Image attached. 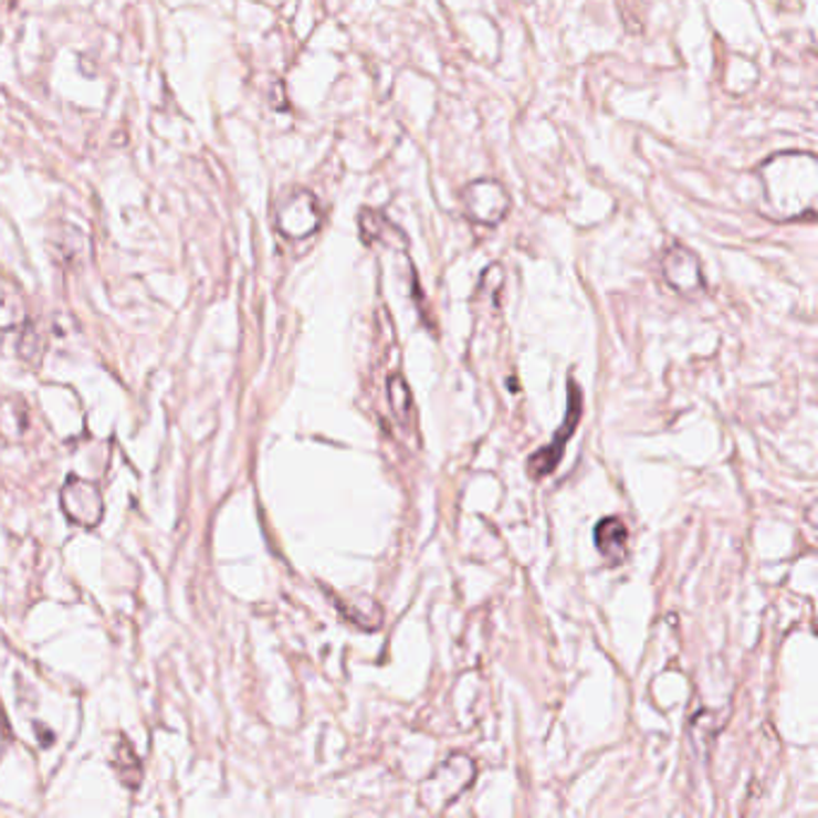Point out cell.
Returning <instances> with one entry per match:
<instances>
[{
    "label": "cell",
    "instance_id": "cell-2",
    "mask_svg": "<svg viewBox=\"0 0 818 818\" xmlns=\"http://www.w3.org/2000/svg\"><path fill=\"white\" fill-rule=\"evenodd\" d=\"M578 418H581V389L576 387V382H569L567 418H564L559 430L555 432L553 442H549L547 447H543L541 451H535L533 459L528 461V471L535 478L549 475V473H553L557 469V463H559V459L564 454V447H567V442L571 440V434H574V430L578 426Z\"/></svg>",
    "mask_w": 818,
    "mask_h": 818
},
{
    "label": "cell",
    "instance_id": "cell-1",
    "mask_svg": "<svg viewBox=\"0 0 818 818\" xmlns=\"http://www.w3.org/2000/svg\"><path fill=\"white\" fill-rule=\"evenodd\" d=\"M766 197L780 217H814L816 159L811 154H780L764 171Z\"/></svg>",
    "mask_w": 818,
    "mask_h": 818
},
{
    "label": "cell",
    "instance_id": "cell-4",
    "mask_svg": "<svg viewBox=\"0 0 818 818\" xmlns=\"http://www.w3.org/2000/svg\"><path fill=\"white\" fill-rule=\"evenodd\" d=\"M279 229L289 238H305L319 226V209L315 197L310 192H293L286 202L279 207L276 214Z\"/></svg>",
    "mask_w": 818,
    "mask_h": 818
},
{
    "label": "cell",
    "instance_id": "cell-3",
    "mask_svg": "<svg viewBox=\"0 0 818 818\" xmlns=\"http://www.w3.org/2000/svg\"><path fill=\"white\" fill-rule=\"evenodd\" d=\"M510 207V197L495 180H478L463 192V209L475 223L495 226L506 217Z\"/></svg>",
    "mask_w": 818,
    "mask_h": 818
},
{
    "label": "cell",
    "instance_id": "cell-6",
    "mask_svg": "<svg viewBox=\"0 0 818 818\" xmlns=\"http://www.w3.org/2000/svg\"><path fill=\"white\" fill-rule=\"evenodd\" d=\"M627 541H629L627 526L622 524V518H617V516L602 518L598 528H596V545H598L600 553L608 557L612 564L625 559Z\"/></svg>",
    "mask_w": 818,
    "mask_h": 818
},
{
    "label": "cell",
    "instance_id": "cell-5",
    "mask_svg": "<svg viewBox=\"0 0 818 818\" xmlns=\"http://www.w3.org/2000/svg\"><path fill=\"white\" fill-rule=\"evenodd\" d=\"M662 270H665V276L670 281V286L682 293H691L701 289V270H699V260L691 255L684 248H674L665 255V262H662Z\"/></svg>",
    "mask_w": 818,
    "mask_h": 818
}]
</instances>
